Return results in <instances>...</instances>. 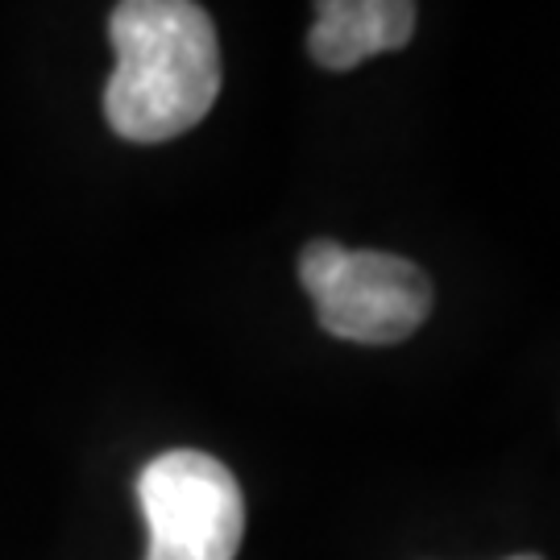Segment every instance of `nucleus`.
<instances>
[{"instance_id":"f257e3e1","label":"nucleus","mask_w":560,"mask_h":560,"mask_svg":"<svg viewBox=\"0 0 560 560\" xmlns=\"http://www.w3.org/2000/svg\"><path fill=\"white\" fill-rule=\"evenodd\" d=\"M117 71L104 117L125 141H171L196 129L221 96L217 25L191 0H125L108 18Z\"/></svg>"},{"instance_id":"f03ea898","label":"nucleus","mask_w":560,"mask_h":560,"mask_svg":"<svg viewBox=\"0 0 560 560\" xmlns=\"http://www.w3.org/2000/svg\"><path fill=\"white\" fill-rule=\"evenodd\" d=\"M300 282L316 303L324 332L353 345H399L432 312V279L416 261L378 249L307 241Z\"/></svg>"},{"instance_id":"7ed1b4c3","label":"nucleus","mask_w":560,"mask_h":560,"mask_svg":"<svg viewBox=\"0 0 560 560\" xmlns=\"http://www.w3.org/2000/svg\"><path fill=\"white\" fill-rule=\"evenodd\" d=\"M150 527L145 560H237L245 499L224 460L200 448H171L138 478Z\"/></svg>"},{"instance_id":"20e7f679","label":"nucleus","mask_w":560,"mask_h":560,"mask_svg":"<svg viewBox=\"0 0 560 560\" xmlns=\"http://www.w3.org/2000/svg\"><path fill=\"white\" fill-rule=\"evenodd\" d=\"M416 34L411 0H324L307 34L312 59L328 71H349L370 55L399 50Z\"/></svg>"},{"instance_id":"39448f33","label":"nucleus","mask_w":560,"mask_h":560,"mask_svg":"<svg viewBox=\"0 0 560 560\" xmlns=\"http://www.w3.org/2000/svg\"><path fill=\"white\" fill-rule=\"evenodd\" d=\"M511 560H544V557H536V552H520V557H511Z\"/></svg>"}]
</instances>
